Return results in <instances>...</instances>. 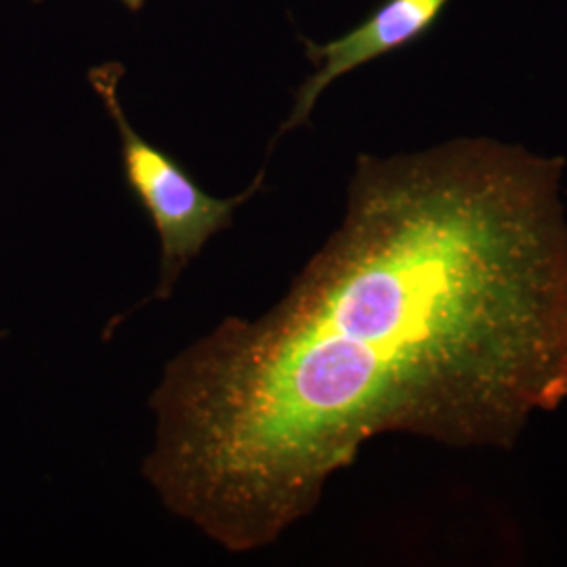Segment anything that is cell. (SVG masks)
<instances>
[{
	"instance_id": "7a4b0ae2",
	"label": "cell",
	"mask_w": 567,
	"mask_h": 567,
	"mask_svg": "<svg viewBox=\"0 0 567 567\" xmlns=\"http://www.w3.org/2000/svg\"><path fill=\"white\" fill-rule=\"evenodd\" d=\"M122 76L121 63H103L89 72V81L118 128L124 182L147 213L161 243L158 286L135 307L140 309L152 301H166L175 292L183 271L200 257L210 238L227 229L234 213L264 189L265 171L238 196H210L173 154L133 128L118 95Z\"/></svg>"
},
{
	"instance_id": "6da1fadb",
	"label": "cell",
	"mask_w": 567,
	"mask_h": 567,
	"mask_svg": "<svg viewBox=\"0 0 567 567\" xmlns=\"http://www.w3.org/2000/svg\"><path fill=\"white\" fill-rule=\"evenodd\" d=\"M564 168L489 137L358 156L282 301L164 368L143 463L164 507L250 553L379 435L517 446L567 402Z\"/></svg>"
},
{
	"instance_id": "277c9868",
	"label": "cell",
	"mask_w": 567,
	"mask_h": 567,
	"mask_svg": "<svg viewBox=\"0 0 567 567\" xmlns=\"http://www.w3.org/2000/svg\"><path fill=\"white\" fill-rule=\"evenodd\" d=\"M34 2H39V0H34ZM121 2L124 4V7H126V9H128V11L137 13V11H142L147 0H121Z\"/></svg>"
},
{
	"instance_id": "3957f363",
	"label": "cell",
	"mask_w": 567,
	"mask_h": 567,
	"mask_svg": "<svg viewBox=\"0 0 567 567\" xmlns=\"http://www.w3.org/2000/svg\"><path fill=\"white\" fill-rule=\"evenodd\" d=\"M452 0H385L364 21L326 44L301 39L313 74L295 93V105L278 137L309 121L316 103L344 74L423 39Z\"/></svg>"
}]
</instances>
